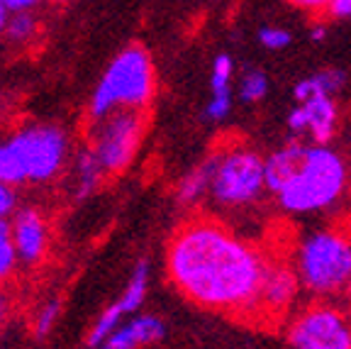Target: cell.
<instances>
[{
  "instance_id": "6da1fadb",
  "label": "cell",
  "mask_w": 351,
  "mask_h": 349,
  "mask_svg": "<svg viewBox=\"0 0 351 349\" xmlns=\"http://www.w3.org/2000/svg\"><path fill=\"white\" fill-rule=\"evenodd\" d=\"M263 257L213 218L178 225L166 247V273L176 291L208 311L249 315L258 313Z\"/></svg>"
},
{
  "instance_id": "7a4b0ae2",
  "label": "cell",
  "mask_w": 351,
  "mask_h": 349,
  "mask_svg": "<svg viewBox=\"0 0 351 349\" xmlns=\"http://www.w3.org/2000/svg\"><path fill=\"white\" fill-rule=\"evenodd\" d=\"M69 135L59 125H25L0 142V183H47L61 174Z\"/></svg>"
},
{
  "instance_id": "3957f363",
  "label": "cell",
  "mask_w": 351,
  "mask_h": 349,
  "mask_svg": "<svg viewBox=\"0 0 351 349\" xmlns=\"http://www.w3.org/2000/svg\"><path fill=\"white\" fill-rule=\"evenodd\" d=\"M349 181L346 161L327 144L305 147L295 174L278 188V203L285 213H317L335 205Z\"/></svg>"
},
{
  "instance_id": "277c9868",
  "label": "cell",
  "mask_w": 351,
  "mask_h": 349,
  "mask_svg": "<svg viewBox=\"0 0 351 349\" xmlns=\"http://www.w3.org/2000/svg\"><path fill=\"white\" fill-rule=\"evenodd\" d=\"M156 76L149 52L142 44H130L110 61L90 100V117L117 108L144 110L154 100Z\"/></svg>"
},
{
  "instance_id": "5b68a950",
  "label": "cell",
  "mask_w": 351,
  "mask_h": 349,
  "mask_svg": "<svg viewBox=\"0 0 351 349\" xmlns=\"http://www.w3.org/2000/svg\"><path fill=\"white\" fill-rule=\"evenodd\" d=\"M295 271L300 286L313 295H332L351 278V237L339 229H319L298 247Z\"/></svg>"
},
{
  "instance_id": "8992f818",
  "label": "cell",
  "mask_w": 351,
  "mask_h": 349,
  "mask_svg": "<svg viewBox=\"0 0 351 349\" xmlns=\"http://www.w3.org/2000/svg\"><path fill=\"white\" fill-rule=\"evenodd\" d=\"M147 115L144 110L117 108L100 117H90L86 130L88 152L93 154L105 179L117 176L134 161L142 147Z\"/></svg>"
},
{
  "instance_id": "52a82bcc",
  "label": "cell",
  "mask_w": 351,
  "mask_h": 349,
  "mask_svg": "<svg viewBox=\"0 0 351 349\" xmlns=\"http://www.w3.org/2000/svg\"><path fill=\"white\" fill-rule=\"evenodd\" d=\"M213 157L210 176V198L215 205L225 210H241L261 198L263 185V159L249 147H219Z\"/></svg>"
},
{
  "instance_id": "ba28073f",
  "label": "cell",
  "mask_w": 351,
  "mask_h": 349,
  "mask_svg": "<svg viewBox=\"0 0 351 349\" xmlns=\"http://www.w3.org/2000/svg\"><path fill=\"white\" fill-rule=\"evenodd\" d=\"M293 349H351V320L329 303H315L293 317L288 328Z\"/></svg>"
},
{
  "instance_id": "9c48e42d",
  "label": "cell",
  "mask_w": 351,
  "mask_h": 349,
  "mask_svg": "<svg viewBox=\"0 0 351 349\" xmlns=\"http://www.w3.org/2000/svg\"><path fill=\"white\" fill-rule=\"evenodd\" d=\"M298 291H300V278L295 267L283 259L266 257L261 281H258L256 315H283L295 303Z\"/></svg>"
},
{
  "instance_id": "30bf717a",
  "label": "cell",
  "mask_w": 351,
  "mask_h": 349,
  "mask_svg": "<svg viewBox=\"0 0 351 349\" xmlns=\"http://www.w3.org/2000/svg\"><path fill=\"white\" fill-rule=\"evenodd\" d=\"M10 237L15 245L17 262L25 267H39L49 251V225L42 210L37 207H20L12 213Z\"/></svg>"
},
{
  "instance_id": "8fae6325",
  "label": "cell",
  "mask_w": 351,
  "mask_h": 349,
  "mask_svg": "<svg viewBox=\"0 0 351 349\" xmlns=\"http://www.w3.org/2000/svg\"><path fill=\"white\" fill-rule=\"evenodd\" d=\"M337 105L332 95H317V98L302 100L298 108L288 115V127L295 135H310L317 144H327L337 132Z\"/></svg>"
},
{
  "instance_id": "7c38bea8",
  "label": "cell",
  "mask_w": 351,
  "mask_h": 349,
  "mask_svg": "<svg viewBox=\"0 0 351 349\" xmlns=\"http://www.w3.org/2000/svg\"><path fill=\"white\" fill-rule=\"evenodd\" d=\"M166 335V325L154 315L132 317L125 325H117L108 339L95 349H139L159 342Z\"/></svg>"
},
{
  "instance_id": "4fadbf2b",
  "label": "cell",
  "mask_w": 351,
  "mask_h": 349,
  "mask_svg": "<svg viewBox=\"0 0 351 349\" xmlns=\"http://www.w3.org/2000/svg\"><path fill=\"white\" fill-rule=\"evenodd\" d=\"M302 154H305V144L291 142L280 147L278 152H274L269 159H263V185L266 191L278 193V188L295 174L298 164L302 161Z\"/></svg>"
},
{
  "instance_id": "5bb4252c",
  "label": "cell",
  "mask_w": 351,
  "mask_h": 349,
  "mask_svg": "<svg viewBox=\"0 0 351 349\" xmlns=\"http://www.w3.org/2000/svg\"><path fill=\"white\" fill-rule=\"evenodd\" d=\"M213 98L208 103V117L210 120H225L232 110V59L227 54H219L213 61Z\"/></svg>"
},
{
  "instance_id": "9a60e30c",
  "label": "cell",
  "mask_w": 351,
  "mask_h": 349,
  "mask_svg": "<svg viewBox=\"0 0 351 349\" xmlns=\"http://www.w3.org/2000/svg\"><path fill=\"white\" fill-rule=\"evenodd\" d=\"M210 176H213V157L205 159L203 164L193 166V169L181 179L178 191H176V201H178V205H183V207L195 205V203L208 193Z\"/></svg>"
},
{
  "instance_id": "2e32d148",
  "label": "cell",
  "mask_w": 351,
  "mask_h": 349,
  "mask_svg": "<svg viewBox=\"0 0 351 349\" xmlns=\"http://www.w3.org/2000/svg\"><path fill=\"white\" fill-rule=\"evenodd\" d=\"M103 171H100L98 161L88 147H81V152L76 154V176H73V198L76 201H86L90 193H95L103 183Z\"/></svg>"
},
{
  "instance_id": "e0dca14e",
  "label": "cell",
  "mask_w": 351,
  "mask_h": 349,
  "mask_svg": "<svg viewBox=\"0 0 351 349\" xmlns=\"http://www.w3.org/2000/svg\"><path fill=\"white\" fill-rule=\"evenodd\" d=\"M344 71L339 69H327V71H319L315 76H307L293 88V95L295 100H310L317 98V95H335L341 86H344Z\"/></svg>"
},
{
  "instance_id": "ac0fdd59",
  "label": "cell",
  "mask_w": 351,
  "mask_h": 349,
  "mask_svg": "<svg viewBox=\"0 0 351 349\" xmlns=\"http://www.w3.org/2000/svg\"><path fill=\"white\" fill-rule=\"evenodd\" d=\"M147 289H149V264L147 262H139L132 271L130 284H127L125 293L117 298V306L122 308L125 315L130 313H137L142 308L144 298H147Z\"/></svg>"
},
{
  "instance_id": "d6986e66",
  "label": "cell",
  "mask_w": 351,
  "mask_h": 349,
  "mask_svg": "<svg viewBox=\"0 0 351 349\" xmlns=\"http://www.w3.org/2000/svg\"><path fill=\"white\" fill-rule=\"evenodd\" d=\"M122 317H125V313H122V308L117 306V300H115L112 306L105 308V311L100 313V317L95 320L93 328H90V333H88V347H93V349L100 347V344L112 335V330L120 325Z\"/></svg>"
},
{
  "instance_id": "ffe728a7",
  "label": "cell",
  "mask_w": 351,
  "mask_h": 349,
  "mask_svg": "<svg viewBox=\"0 0 351 349\" xmlns=\"http://www.w3.org/2000/svg\"><path fill=\"white\" fill-rule=\"evenodd\" d=\"M3 32L8 34L10 42L27 44L29 39H34V34H37V20H34L32 12H10Z\"/></svg>"
},
{
  "instance_id": "44dd1931",
  "label": "cell",
  "mask_w": 351,
  "mask_h": 349,
  "mask_svg": "<svg viewBox=\"0 0 351 349\" xmlns=\"http://www.w3.org/2000/svg\"><path fill=\"white\" fill-rule=\"evenodd\" d=\"M15 267H17V254L10 237V223H8V218H0V281L10 278Z\"/></svg>"
},
{
  "instance_id": "7402d4cb",
  "label": "cell",
  "mask_w": 351,
  "mask_h": 349,
  "mask_svg": "<svg viewBox=\"0 0 351 349\" xmlns=\"http://www.w3.org/2000/svg\"><path fill=\"white\" fill-rule=\"evenodd\" d=\"M266 91H269V81H266V76L261 71H249L247 76L241 78L239 93L244 103H256V100H261L266 95Z\"/></svg>"
},
{
  "instance_id": "603a6c76",
  "label": "cell",
  "mask_w": 351,
  "mask_h": 349,
  "mask_svg": "<svg viewBox=\"0 0 351 349\" xmlns=\"http://www.w3.org/2000/svg\"><path fill=\"white\" fill-rule=\"evenodd\" d=\"M59 313H61L59 300H49V303H44V306L39 308L37 317H34V337H37V339L47 337V335L51 333V328L56 325V317H59Z\"/></svg>"
},
{
  "instance_id": "cb8c5ba5",
  "label": "cell",
  "mask_w": 351,
  "mask_h": 349,
  "mask_svg": "<svg viewBox=\"0 0 351 349\" xmlns=\"http://www.w3.org/2000/svg\"><path fill=\"white\" fill-rule=\"evenodd\" d=\"M258 39H261V44L266 49H285L291 44V34L278 27H263L258 32Z\"/></svg>"
},
{
  "instance_id": "d4e9b609",
  "label": "cell",
  "mask_w": 351,
  "mask_h": 349,
  "mask_svg": "<svg viewBox=\"0 0 351 349\" xmlns=\"http://www.w3.org/2000/svg\"><path fill=\"white\" fill-rule=\"evenodd\" d=\"M17 207V196L12 191V185L0 183V218H10Z\"/></svg>"
},
{
  "instance_id": "484cf974",
  "label": "cell",
  "mask_w": 351,
  "mask_h": 349,
  "mask_svg": "<svg viewBox=\"0 0 351 349\" xmlns=\"http://www.w3.org/2000/svg\"><path fill=\"white\" fill-rule=\"evenodd\" d=\"M288 3L307 12H327L332 5V0H288Z\"/></svg>"
},
{
  "instance_id": "4316f807",
  "label": "cell",
  "mask_w": 351,
  "mask_h": 349,
  "mask_svg": "<svg viewBox=\"0 0 351 349\" xmlns=\"http://www.w3.org/2000/svg\"><path fill=\"white\" fill-rule=\"evenodd\" d=\"M3 3L10 12H32V8H37L42 0H3Z\"/></svg>"
},
{
  "instance_id": "83f0119b",
  "label": "cell",
  "mask_w": 351,
  "mask_h": 349,
  "mask_svg": "<svg viewBox=\"0 0 351 349\" xmlns=\"http://www.w3.org/2000/svg\"><path fill=\"white\" fill-rule=\"evenodd\" d=\"M327 12L332 17H349L351 15V0H332V5H329Z\"/></svg>"
},
{
  "instance_id": "f1b7e54d",
  "label": "cell",
  "mask_w": 351,
  "mask_h": 349,
  "mask_svg": "<svg viewBox=\"0 0 351 349\" xmlns=\"http://www.w3.org/2000/svg\"><path fill=\"white\" fill-rule=\"evenodd\" d=\"M8 17H10V10L5 8V3L0 0V32L5 30V25H8Z\"/></svg>"
},
{
  "instance_id": "f546056e",
  "label": "cell",
  "mask_w": 351,
  "mask_h": 349,
  "mask_svg": "<svg viewBox=\"0 0 351 349\" xmlns=\"http://www.w3.org/2000/svg\"><path fill=\"white\" fill-rule=\"evenodd\" d=\"M8 110H10V100H8V95H3V93H0V122L5 120Z\"/></svg>"
},
{
  "instance_id": "4dcf8cb0",
  "label": "cell",
  "mask_w": 351,
  "mask_h": 349,
  "mask_svg": "<svg viewBox=\"0 0 351 349\" xmlns=\"http://www.w3.org/2000/svg\"><path fill=\"white\" fill-rule=\"evenodd\" d=\"M324 34H327V30H324L322 25H317V27H313V32H310V37H313L315 42H322Z\"/></svg>"
},
{
  "instance_id": "1f68e13d",
  "label": "cell",
  "mask_w": 351,
  "mask_h": 349,
  "mask_svg": "<svg viewBox=\"0 0 351 349\" xmlns=\"http://www.w3.org/2000/svg\"><path fill=\"white\" fill-rule=\"evenodd\" d=\"M5 315H8V300L0 295V320H3Z\"/></svg>"
},
{
  "instance_id": "d6a6232c",
  "label": "cell",
  "mask_w": 351,
  "mask_h": 349,
  "mask_svg": "<svg viewBox=\"0 0 351 349\" xmlns=\"http://www.w3.org/2000/svg\"><path fill=\"white\" fill-rule=\"evenodd\" d=\"M344 291H346V295H349V300H351V278H349V284H346Z\"/></svg>"
},
{
  "instance_id": "836d02e7",
  "label": "cell",
  "mask_w": 351,
  "mask_h": 349,
  "mask_svg": "<svg viewBox=\"0 0 351 349\" xmlns=\"http://www.w3.org/2000/svg\"><path fill=\"white\" fill-rule=\"evenodd\" d=\"M54 3H69V0H54Z\"/></svg>"
}]
</instances>
